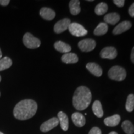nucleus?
Listing matches in <instances>:
<instances>
[{
    "label": "nucleus",
    "instance_id": "35",
    "mask_svg": "<svg viewBox=\"0 0 134 134\" xmlns=\"http://www.w3.org/2000/svg\"><path fill=\"white\" fill-rule=\"evenodd\" d=\"M0 95H1V94H0Z\"/></svg>",
    "mask_w": 134,
    "mask_h": 134
},
{
    "label": "nucleus",
    "instance_id": "20",
    "mask_svg": "<svg viewBox=\"0 0 134 134\" xmlns=\"http://www.w3.org/2000/svg\"><path fill=\"white\" fill-rule=\"evenodd\" d=\"M92 109L94 114L98 117H102L104 115L103 108H102L101 103L99 100H95L94 102L93 106H92Z\"/></svg>",
    "mask_w": 134,
    "mask_h": 134
},
{
    "label": "nucleus",
    "instance_id": "7",
    "mask_svg": "<svg viewBox=\"0 0 134 134\" xmlns=\"http://www.w3.org/2000/svg\"><path fill=\"white\" fill-rule=\"evenodd\" d=\"M117 55V50L114 47H106L100 51V56L102 58L113 60Z\"/></svg>",
    "mask_w": 134,
    "mask_h": 134
},
{
    "label": "nucleus",
    "instance_id": "18",
    "mask_svg": "<svg viewBox=\"0 0 134 134\" xmlns=\"http://www.w3.org/2000/svg\"><path fill=\"white\" fill-rule=\"evenodd\" d=\"M120 18V15L118 13H112L105 15L104 18V20L106 23V24L108 23L111 25H115L119 21Z\"/></svg>",
    "mask_w": 134,
    "mask_h": 134
},
{
    "label": "nucleus",
    "instance_id": "5",
    "mask_svg": "<svg viewBox=\"0 0 134 134\" xmlns=\"http://www.w3.org/2000/svg\"><path fill=\"white\" fill-rule=\"evenodd\" d=\"M68 29L71 34L77 37H83L88 34V31L82 25L77 23H71Z\"/></svg>",
    "mask_w": 134,
    "mask_h": 134
},
{
    "label": "nucleus",
    "instance_id": "10",
    "mask_svg": "<svg viewBox=\"0 0 134 134\" xmlns=\"http://www.w3.org/2000/svg\"><path fill=\"white\" fill-rule=\"evenodd\" d=\"M132 27V23L130 21H122L119 24L115 27L114 29L113 33L114 35H118L124 32L128 31Z\"/></svg>",
    "mask_w": 134,
    "mask_h": 134
},
{
    "label": "nucleus",
    "instance_id": "34",
    "mask_svg": "<svg viewBox=\"0 0 134 134\" xmlns=\"http://www.w3.org/2000/svg\"><path fill=\"white\" fill-rule=\"evenodd\" d=\"M0 134H4V133H2V132H0Z\"/></svg>",
    "mask_w": 134,
    "mask_h": 134
},
{
    "label": "nucleus",
    "instance_id": "32",
    "mask_svg": "<svg viewBox=\"0 0 134 134\" xmlns=\"http://www.w3.org/2000/svg\"><path fill=\"white\" fill-rule=\"evenodd\" d=\"M1 57H2V53H1V49H0V60L1 59Z\"/></svg>",
    "mask_w": 134,
    "mask_h": 134
},
{
    "label": "nucleus",
    "instance_id": "30",
    "mask_svg": "<svg viewBox=\"0 0 134 134\" xmlns=\"http://www.w3.org/2000/svg\"><path fill=\"white\" fill-rule=\"evenodd\" d=\"M130 59H131V61L134 63V47L132 48L131 55H130Z\"/></svg>",
    "mask_w": 134,
    "mask_h": 134
},
{
    "label": "nucleus",
    "instance_id": "16",
    "mask_svg": "<svg viewBox=\"0 0 134 134\" xmlns=\"http://www.w3.org/2000/svg\"><path fill=\"white\" fill-rule=\"evenodd\" d=\"M120 121V117L119 114H115L110 117L105 118L104 122L106 126L108 127H115L119 124Z\"/></svg>",
    "mask_w": 134,
    "mask_h": 134
},
{
    "label": "nucleus",
    "instance_id": "27",
    "mask_svg": "<svg viewBox=\"0 0 134 134\" xmlns=\"http://www.w3.org/2000/svg\"><path fill=\"white\" fill-rule=\"evenodd\" d=\"M113 3L119 8H122L124 6L125 1L124 0H114Z\"/></svg>",
    "mask_w": 134,
    "mask_h": 134
},
{
    "label": "nucleus",
    "instance_id": "19",
    "mask_svg": "<svg viewBox=\"0 0 134 134\" xmlns=\"http://www.w3.org/2000/svg\"><path fill=\"white\" fill-rule=\"evenodd\" d=\"M80 2L78 0H71L70 1L69 8L70 13L73 16L78 15L81 11V8L80 6Z\"/></svg>",
    "mask_w": 134,
    "mask_h": 134
},
{
    "label": "nucleus",
    "instance_id": "8",
    "mask_svg": "<svg viewBox=\"0 0 134 134\" xmlns=\"http://www.w3.org/2000/svg\"><path fill=\"white\" fill-rule=\"evenodd\" d=\"M58 124H59V120L57 117H52L50 119L47 120L46 122H43L40 127V129L42 132H47L56 127Z\"/></svg>",
    "mask_w": 134,
    "mask_h": 134
},
{
    "label": "nucleus",
    "instance_id": "29",
    "mask_svg": "<svg viewBox=\"0 0 134 134\" xmlns=\"http://www.w3.org/2000/svg\"><path fill=\"white\" fill-rule=\"evenodd\" d=\"M10 2L9 0H0V4L3 6H7Z\"/></svg>",
    "mask_w": 134,
    "mask_h": 134
},
{
    "label": "nucleus",
    "instance_id": "11",
    "mask_svg": "<svg viewBox=\"0 0 134 134\" xmlns=\"http://www.w3.org/2000/svg\"><path fill=\"white\" fill-rule=\"evenodd\" d=\"M86 67L91 74L97 77H100L103 74V70L101 67L96 63H88Z\"/></svg>",
    "mask_w": 134,
    "mask_h": 134
},
{
    "label": "nucleus",
    "instance_id": "17",
    "mask_svg": "<svg viewBox=\"0 0 134 134\" xmlns=\"http://www.w3.org/2000/svg\"><path fill=\"white\" fill-rule=\"evenodd\" d=\"M61 59L63 63H66V64L76 63L78 61V57L77 55L73 53H65L62 55Z\"/></svg>",
    "mask_w": 134,
    "mask_h": 134
},
{
    "label": "nucleus",
    "instance_id": "12",
    "mask_svg": "<svg viewBox=\"0 0 134 134\" xmlns=\"http://www.w3.org/2000/svg\"><path fill=\"white\" fill-rule=\"evenodd\" d=\"M57 118L59 120L62 129L64 131H67L68 129V127H69V120H68V117L67 115L63 112L60 111L58 113Z\"/></svg>",
    "mask_w": 134,
    "mask_h": 134
},
{
    "label": "nucleus",
    "instance_id": "3",
    "mask_svg": "<svg viewBox=\"0 0 134 134\" xmlns=\"http://www.w3.org/2000/svg\"><path fill=\"white\" fill-rule=\"evenodd\" d=\"M108 76L111 80L117 81H121L125 79L127 73L123 67L120 66H114L109 70Z\"/></svg>",
    "mask_w": 134,
    "mask_h": 134
},
{
    "label": "nucleus",
    "instance_id": "25",
    "mask_svg": "<svg viewBox=\"0 0 134 134\" xmlns=\"http://www.w3.org/2000/svg\"><path fill=\"white\" fill-rule=\"evenodd\" d=\"M125 109L127 112L131 113L134 109V94H130L127 97L126 104H125Z\"/></svg>",
    "mask_w": 134,
    "mask_h": 134
},
{
    "label": "nucleus",
    "instance_id": "4",
    "mask_svg": "<svg viewBox=\"0 0 134 134\" xmlns=\"http://www.w3.org/2000/svg\"><path fill=\"white\" fill-rule=\"evenodd\" d=\"M23 43L27 48L35 49L39 47L41 42L38 38L35 37L31 33L27 32L23 37Z\"/></svg>",
    "mask_w": 134,
    "mask_h": 134
},
{
    "label": "nucleus",
    "instance_id": "24",
    "mask_svg": "<svg viewBox=\"0 0 134 134\" xmlns=\"http://www.w3.org/2000/svg\"><path fill=\"white\" fill-rule=\"evenodd\" d=\"M12 60L8 57L1 58L0 60V71L8 69L12 65Z\"/></svg>",
    "mask_w": 134,
    "mask_h": 134
},
{
    "label": "nucleus",
    "instance_id": "22",
    "mask_svg": "<svg viewBox=\"0 0 134 134\" xmlns=\"http://www.w3.org/2000/svg\"><path fill=\"white\" fill-rule=\"evenodd\" d=\"M122 128L125 133L133 134L134 133V125L129 120H125L122 124Z\"/></svg>",
    "mask_w": 134,
    "mask_h": 134
},
{
    "label": "nucleus",
    "instance_id": "26",
    "mask_svg": "<svg viewBox=\"0 0 134 134\" xmlns=\"http://www.w3.org/2000/svg\"><path fill=\"white\" fill-rule=\"evenodd\" d=\"M88 134H101V131L99 128L97 127H93L91 130H90V132Z\"/></svg>",
    "mask_w": 134,
    "mask_h": 134
},
{
    "label": "nucleus",
    "instance_id": "15",
    "mask_svg": "<svg viewBox=\"0 0 134 134\" xmlns=\"http://www.w3.org/2000/svg\"><path fill=\"white\" fill-rule=\"evenodd\" d=\"M54 48L55 50L61 53H67L70 52L71 50V46L62 41H57L54 43Z\"/></svg>",
    "mask_w": 134,
    "mask_h": 134
},
{
    "label": "nucleus",
    "instance_id": "1",
    "mask_svg": "<svg viewBox=\"0 0 134 134\" xmlns=\"http://www.w3.org/2000/svg\"><path fill=\"white\" fill-rule=\"evenodd\" d=\"M37 104L32 99H24L18 103L14 107L13 114L15 118L21 120L29 119L36 114Z\"/></svg>",
    "mask_w": 134,
    "mask_h": 134
},
{
    "label": "nucleus",
    "instance_id": "14",
    "mask_svg": "<svg viewBox=\"0 0 134 134\" xmlns=\"http://www.w3.org/2000/svg\"><path fill=\"white\" fill-rule=\"evenodd\" d=\"M40 16L43 19L47 20V21H51L54 19L55 17V13L53 9L48 8H42L40 10Z\"/></svg>",
    "mask_w": 134,
    "mask_h": 134
},
{
    "label": "nucleus",
    "instance_id": "2",
    "mask_svg": "<svg viewBox=\"0 0 134 134\" xmlns=\"http://www.w3.org/2000/svg\"><path fill=\"white\" fill-rule=\"evenodd\" d=\"M90 89L86 86H79L75 90L73 97V105L76 110H83L88 108L92 99Z\"/></svg>",
    "mask_w": 134,
    "mask_h": 134
},
{
    "label": "nucleus",
    "instance_id": "28",
    "mask_svg": "<svg viewBox=\"0 0 134 134\" xmlns=\"http://www.w3.org/2000/svg\"><path fill=\"white\" fill-rule=\"evenodd\" d=\"M129 14L132 18H134V3L129 8Z\"/></svg>",
    "mask_w": 134,
    "mask_h": 134
},
{
    "label": "nucleus",
    "instance_id": "21",
    "mask_svg": "<svg viewBox=\"0 0 134 134\" xmlns=\"http://www.w3.org/2000/svg\"><path fill=\"white\" fill-rule=\"evenodd\" d=\"M108 31V26L106 23H100L96 27L94 31V34L97 36H103Z\"/></svg>",
    "mask_w": 134,
    "mask_h": 134
},
{
    "label": "nucleus",
    "instance_id": "9",
    "mask_svg": "<svg viewBox=\"0 0 134 134\" xmlns=\"http://www.w3.org/2000/svg\"><path fill=\"white\" fill-rule=\"evenodd\" d=\"M71 24V21L68 18H64V19L60 20L54 26V32L57 34H60L66 31Z\"/></svg>",
    "mask_w": 134,
    "mask_h": 134
},
{
    "label": "nucleus",
    "instance_id": "6",
    "mask_svg": "<svg viewBox=\"0 0 134 134\" xmlns=\"http://www.w3.org/2000/svg\"><path fill=\"white\" fill-rule=\"evenodd\" d=\"M96 46V41L91 38L83 39L78 43V47L83 52H89L92 51L94 49Z\"/></svg>",
    "mask_w": 134,
    "mask_h": 134
},
{
    "label": "nucleus",
    "instance_id": "23",
    "mask_svg": "<svg viewBox=\"0 0 134 134\" xmlns=\"http://www.w3.org/2000/svg\"><path fill=\"white\" fill-rule=\"evenodd\" d=\"M108 6L106 3L101 2L97 5L95 8V13L98 16H101L108 11Z\"/></svg>",
    "mask_w": 134,
    "mask_h": 134
},
{
    "label": "nucleus",
    "instance_id": "13",
    "mask_svg": "<svg viewBox=\"0 0 134 134\" xmlns=\"http://www.w3.org/2000/svg\"><path fill=\"white\" fill-rule=\"evenodd\" d=\"M71 119L76 127H82L86 123L85 117L82 114L80 113H75L71 115Z\"/></svg>",
    "mask_w": 134,
    "mask_h": 134
},
{
    "label": "nucleus",
    "instance_id": "31",
    "mask_svg": "<svg viewBox=\"0 0 134 134\" xmlns=\"http://www.w3.org/2000/svg\"><path fill=\"white\" fill-rule=\"evenodd\" d=\"M109 134H118V133H117V132H110V133Z\"/></svg>",
    "mask_w": 134,
    "mask_h": 134
},
{
    "label": "nucleus",
    "instance_id": "33",
    "mask_svg": "<svg viewBox=\"0 0 134 134\" xmlns=\"http://www.w3.org/2000/svg\"><path fill=\"white\" fill-rule=\"evenodd\" d=\"M1 77L0 76V81H1Z\"/></svg>",
    "mask_w": 134,
    "mask_h": 134
}]
</instances>
